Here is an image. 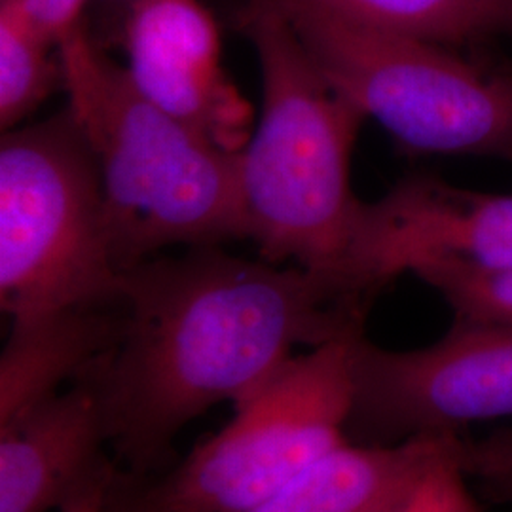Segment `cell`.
<instances>
[{
    "label": "cell",
    "mask_w": 512,
    "mask_h": 512,
    "mask_svg": "<svg viewBox=\"0 0 512 512\" xmlns=\"http://www.w3.org/2000/svg\"><path fill=\"white\" fill-rule=\"evenodd\" d=\"M120 332L78 380L92 387L122 469L165 471L188 423L238 404L298 346L361 336L370 304L336 275L215 247L122 274Z\"/></svg>",
    "instance_id": "obj_1"
},
{
    "label": "cell",
    "mask_w": 512,
    "mask_h": 512,
    "mask_svg": "<svg viewBox=\"0 0 512 512\" xmlns=\"http://www.w3.org/2000/svg\"><path fill=\"white\" fill-rule=\"evenodd\" d=\"M103 408L74 382L0 425V512H99L120 473Z\"/></svg>",
    "instance_id": "obj_10"
},
{
    "label": "cell",
    "mask_w": 512,
    "mask_h": 512,
    "mask_svg": "<svg viewBox=\"0 0 512 512\" xmlns=\"http://www.w3.org/2000/svg\"><path fill=\"white\" fill-rule=\"evenodd\" d=\"M330 84L393 135L427 154L512 158V76L446 46L334 16L306 0H272Z\"/></svg>",
    "instance_id": "obj_5"
},
{
    "label": "cell",
    "mask_w": 512,
    "mask_h": 512,
    "mask_svg": "<svg viewBox=\"0 0 512 512\" xmlns=\"http://www.w3.org/2000/svg\"><path fill=\"white\" fill-rule=\"evenodd\" d=\"M458 459L488 501L512 505V427L497 429L486 439L461 437Z\"/></svg>",
    "instance_id": "obj_17"
},
{
    "label": "cell",
    "mask_w": 512,
    "mask_h": 512,
    "mask_svg": "<svg viewBox=\"0 0 512 512\" xmlns=\"http://www.w3.org/2000/svg\"><path fill=\"white\" fill-rule=\"evenodd\" d=\"M456 440L431 437L395 446L346 442L251 512H378Z\"/></svg>",
    "instance_id": "obj_12"
},
{
    "label": "cell",
    "mask_w": 512,
    "mask_h": 512,
    "mask_svg": "<svg viewBox=\"0 0 512 512\" xmlns=\"http://www.w3.org/2000/svg\"><path fill=\"white\" fill-rule=\"evenodd\" d=\"M459 440L408 480L378 512H480L469 476L459 465Z\"/></svg>",
    "instance_id": "obj_16"
},
{
    "label": "cell",
    "mask_w": 512,
    "mask_h": 512,
    "mask_svg": "<svg viewBox=\"0 0 512 512\" xmlns=\"http://www.w3.org/2000/svg\"><path fill=\"white\" fill-rule=\"evenodd\" d=\"M355 338L294 355L234 404L217 435L148 475L162 512H251L349 442Z\"/></svg>",
    "instance_id": "obj_6"
},
{
    "label": "cell",
    "mask_w": 512,
    "mask_h": 512,
    "mask_svg": "<svg viewBox=\"0 0 512 512\" xmlns=\"http://www.w3.org/2000/svg\"><path fill=\"white\" fill-rule=\"evenodd\" d=\"M38 31L57 44L78 23L90 0H18Z\"/></svg>",
    "instance_id": "obj_18"
},
{
    "label": "cell",
    "mask_w": 512,
    "mask_h": 512,
    "mask_svg": "<svg viewBox=\"0 0 512 512\" xmlns=\"http://www.w3.org/2000/svg\"><path fill=\"white\" fill-rule=\"evenodd\" d=\"M414 275L437 289L459 319L512 325V268L478 272L456 266H423Z\"/></svg>",
    "instance_id": "obj_15"
},
{
    "label": "cell",
    "mask_w": 512,
    "mask_h": 512,
    "mask_svg": "<svg viewBox=\"0 0 512 512\" xmlns=\"http://www.w3.org/2000/svg\"><path fill=\"white\" fill-rule=\"evenodd\" d=\"M133 0H99L101 8H105V12H109L110 16H114V21L120 23V19L124 16L126 8Z\"/></svg>",
    "instance_id": "obj_20"
},
{
    "label": "cell",
    "mask_w": 512,
    "mask_h": 512,
    "mask_svg": "<svg viewBox=\"0 0 512 512\" xmlns=\"http://www.w3.org/2000/svg\"><path fill=\"white\" fill-rule=\"evenodd\" d=\"M423 266L478 272L512 268V194H486L414 175L366 203L349 264L351 285L374 300L395 277Z\"/></svg>",
    "instance_id": "obj_8"
},
{
    "label": "cell",
    "mask_w": 512,
    "mask_h": 512,
    "mask_svg": "<svg viewBox=\"0 0 512 512\" xmlns=\"http://www.w3.org/2000/svg\"><path fill=\"white\" fill-rule=\"evenodd\" d=\"M366 27L461 44L503 25V0H306Z\"/></svg>",
    "instance_id": "obj_13"
},
{
    "label": "cell",
    "mask_w": 512,
    "mask_h": 512,
    "mask_svg": "<svg viewBox=\"0 0 512 512\" xmlns=\"http://www.w3.org/2000/svg\"><path fill=\"white\" fill-rule=\"evenodd\" d=\"M512 31V0H503V25Z\"/></svg>",
    "instance_id": "obj_21"
},
{
    "label": "cell",
    "mask_w": 512,
    "mask_h": 512,
    "mask_svg": "<svg viewBox=\"0 0 512 512\" xmlns=\"http://www.w3.org/2000/svg\"><path fill=\"white\" fill-rule=\"evenodd\" d=\"M99 512H162L156 503L148 475L120 469Z\"/></svg>",
    "instance_id": "obj_19"
},
{
    "label": "cell",
    "mask_w": 512,
    "mask_h": 512,
    "mask_svg": "<svg viewBox=\"0 0 512 512\" xmlns=\"http://www.w3.org/2000/svg\"><path fill=\"white\" fill-rule=\"evenodd\" d=\"M63 88L57 44L44 37L18 0L0 2V126L14 129Z\"/></svg>",
    "instance_id": "obj_14"
},
{
    "label": "cell",
    "mask_w": 512,
    "mask_h": 512,
    "mask_svg": "<svg viewBox=\"0 0 512 512\" xmlns=\"http://www.w3.org/2000/svg\"><path fill=\"white\" fill-rule=\"evenodd\" d=\"M133 86L217 147L239 154L255 110L222 65L217 21L200 0H133L118 23Z\"/></svg>",
    "instance_id": "obj_9"
},
{
    "label": "cell",
    "mask_w": 512,
    "mask_h": 512,
    "mask_svg": "<svg viewBox=\"0 0 512 512\" xmlns=\"http://www.w3.org/2000/svg\"><path fill=\"white\" fill-rule=\"evenodd\" d=\"M349 363L353 444L461 437L473 423L512 416V325L456 317L435 344L410 351L378 348L361 334Z\"/></svg>",
    "instance_id": "obj_7"
},
{
    "label": "cell",
    "mask_w": 512,
    "mask_h": 512,
    "mask_svg": "<svg viewBox=\"0 0 512 512\" xmlns=\"http://www.w3.org/2000/svg\"><path fill=\"white\" fill-rule=\"evenodd\" d=\"M120 332V308H73L12 319L0 355V425L78 382Z\"/></svg>",
    "instance_id": "obj_11"
},
{
    "label": "cell",
    "mask_w": 512,
    "mask_h": 512,
    "mask_svg": "<svg viewBox=\"0 0 512 512\" xmlns=\"http://www.w3.org/2000/svg\"><path fill=\"white\" fill-rule=\"evenodd\" d=\"M238 23L262 74L260 116L239 152L249 239L260 258L338 275L359 294L348 270L366 202L351 188V154L365 114L319 71L272 0H249Z\"/></svg>",
    "instance_id": "obj_2"
},
{
    "label": "cell",
    "mask_w": 512,
    "mask_h": 512,
    "mask_svg": "<svg viewBox=\"0 0 512 512\" xmlns=\"http://www.w3.org/2000/svg\"><path fill=\"white\" fill-rule=\"evenodd\" d=\"M57 52L67 109L99 169L122 272L169 247L249 239L239 154L148 101L84 21Z\"/></svg>",
    "instance_id": "obj_3"
},
{
    "label": "cell",
    "mask_w": 512,
    "mask_h": 512,
    "mask_svg": "<svg viewBox=\"0 0 512 512\" xmlns=\"http://www.w3.org/2000/svg\"><path fill=\"white\" fill-rule=\"evenodd\" d=\"M122 268L90 145L71 110L4 131L0 304L12 319L120 300Z\"/></svg>",
    "instance_id": "obj_4"
}]
</instances>
